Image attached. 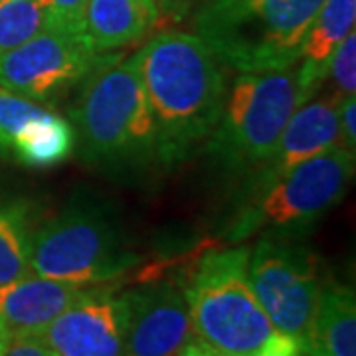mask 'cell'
<instances>
[{
  "label": "cell",
  "instance_id": "cell-9",
  "mask_svg": "<svg viewBox=\"0 0 356 356\" xmlns=\"http://www.w3.org/2000/svg\"><path fill=\"white\" fill-rule=\"evenodd\" d=\"M79 30L51 26L0 56V88L36 103L56 102L99 64Z\"/></svg>",
  "mask_w": 356,
  "mask_h": 356
},
{
  "label": "cell",
  "instance_id": "cell-5",
  "mask_svg": "<svg viewBox=\"0 0 356 356\" xmlns=\"http://www.w3.org/2000/svg\"><path fill=\"white\" fill-rule=\"evenodd\" d=\"M355 177V154L337 145L280 177L252 178L229 220L226 240L255 234L299 238L344 198Z\"/></svg>",
  "mask_w": 356,
  "mask_h": 356
},
{
  "label": "cell",
  "instance_id": "cell-19",
  "mask_svg": "<svg viewBox=\"0 0 356 356\" xmlns=\"http://www.w3.org/2000/svg\"><path fill=\"white\" fill-rule=\"evenodd\" d=\"M60 26L50 0H2L0 2V56L24 44L42 30Z\"/></svg>",
  "mask_w": 356,
  "mask_h": 356
},
{
  "label": "cell",
  "instance_id": "cell-28",
  "mask_svg": "<svg viewBox=\"0 0 356 356\" xmlns=\"http://www.w3.org/2000/svg\"><path fill=\"white\" fill-rule=\"evenodd\" d=\"M0 2H2V0H0Z\"/></svg>",
  "mask_w": 356,
  "mask_h": 356
},
{
  "label": "cell",
  "instance_id": "cell-11",
  "mask_svg": "<svg viewBox=\"0 0 356 356\" xmlns=\"http://www.w3.org/2000/svg\"><path fill=\"white\" fill-rule=\"evenodd\" d=\"M125 317L123 293L88 287L40 337L58 356H121Z\"/></svg>",
  "mask_w": 356,
  "mask_h": 356
},
{
  "label": "cell",
  "instance_id": "cell-22",
  "mask_svg": "<svg viewBox=\"0 0 356 356\" xmlns=\"http://www.w3.org/2000/svg\"><path fill=\"white\" fill-rule=\"evenodd\" d=\"M2 356H58L40 334H16L10 337Z\"/></svg>",
  "mask_w": 356,
  "mask_h": 356
},
{
  "label": "cell",
  "instance_id": "cell-13",
  "mask_svg": "<svg viewBox=\"0 0 356 356\" xmlns=\"http://www.w3.org/2000/svg\"><path fill=\"white\" fill-rule=\"evenodd\" d=\"M83 289L88 287L30 273L0 287V321L10 337L42 334Z\"/></svg>",
  "mask_w": 356,
  "mask_h": 356
},
{
  "label": "cell",
  "instance_id": "cell-20",
  "mask_svg": "<svg viewBox=\"0 0 356 356\" xmlns=\"http://www.w3.org/2000/svg\"><path fill=\"white\" fill-rule=\"evenodd\" d=\"M44 109L42 103L26 99L0 88V153L8 154L10 145L24 125Z\"/></svg>",
  "mask_w": 356,
  "mask_h": 356
},
{
  "label": "cell",
  "instance_id": "cell-8",
  "mask_svg": "<svg viewBox=\"0 0 356 356\" xmlns=\"http://www.w3.org/2000/svg\"><path fill=\"white\" fill-rule=\"evenodd\" d=\"M248 275L273 327L303 350L325 285L315 254L299 238L261 236L248 255Z\"/></svg>",
  "mask_w": 356,
  "mask_h": 356
},
{
  "label": "cell",
  "instance_id": "cell-10",
  "mask_svg": "<svg viewBox=\"0 0 356 356\" xmlns=\"http://www.w3.org/2000/svg\"><path fill=\"white\" fill-rule=\"evenodd\" d=\"M125 341L121 356H178L194 341L182 287L161 281L123 293Z\"/></svg>",
  "mask_w": 356,
  "mask_h": 356
},
{
  "label": "cell",
  "instance_id": "cell-15",
  "mask_svg": "<svg viewBox=\"0 0 356 356\" xmlns=\"http://www.w3.org/2000/svg\"><path fill=\"white\" fill-rule=\"evenodd\" d=\"M356 24V0H323L303 42L297 64L299 83L313 97L329 74L332 54Z\"/></svg>",
  "mask_w": 356,
  "mask_h": 356
},
{
  "label": "cell",
  "instance_id": "cell-25",
  "mask_svg": "<svg viewBox=\"0 0 356 356\" xmlns=\"http://www.w3.org/2000/svg\"><path fill=\"white\" fill-rule=\"evenodd\" d=\"M194 2L196 0H153L159 18H166L170 22H182L191 14Z\"/></svg>",
  "mask_w": 356,
  "mask_h": 356
},
{
  "label": "cell",
  "instance_id": "cell-7",
  "mask_svg": "<svg viewBox=\"0 0 356 356\" xmlns=\"http://www.w3.org/2000/svg\"><path fill=\"white\" fill-rule=\"evenodd\" d=\"M139 259L99 208H67L32 234L30 269L48 280L93 287L127 273Z\"/></svg>",
  "mask_w": 356,
  "mask_h": 356
},
{
  "label": "cell",
  "instance_id": "cell-16",
  "mask_svg": "<svg viewBox=\"0 0 356 356\" xmlns=\"http://www.w3.org/2000/svg\"><path fill=\"white\" fill-rule=\"evenodd\" d=\"M303 356H356L355 291L337 281L323 285Z\"/></svg>",
  "mask_w": 356,
  "mask_h": 356
},
{
  "label": "cell",
  "instance_id": "cell-3",
  "mask_svg": "<svg viewBox=\"0 0 356 356\" xmlns=\"http://www.w3.org/2000/svg\"><path fill=\"white\" fill-rule=\"evenodd\" d=\"M248 248L206 252L182 291L194 341L224 356L299 355L255 297L248 275Z\"/></svg>",
  "mask_w": 356,
  "mask_h": 356
},
{
  "label": "cell",
  "instance_id": "cell-24",
  "mask_svg": "<svg viewBox=\"0 0 356 356\" xmlns=\"http://www.w3.org/2000/svg\"><path fill=\"white\" fill-rule=\"evenodd\" d=\"M88 0H50V8L56 22L64 28L79 30L81 14Z\"/></svg>",
  "mask_w": 356,
  "mask_h": 356
},
{
  "label": "cell",
  "instance_id": "cell-18",
  "mask_svg": "<svg viewBox=\"0 0 356 356\" xmlns=\"http://www.w3.org/2000/svg\"><path fill=\"white\" fill-rule=\"evenodd\" d=\"M32 206L14 198L0 202V287L30 275Z\"/></svg>",
  "mask_w": 356,
  "mask_h": 356
},
{
  "label": "cell",
  "instance_id": "cell-2",
  "mask_svg": "<svg viewBox=\"0 0 356 356\" xmlns=\"http://www.w3.org/2000/svg\"><path fill=\"white\" fill-rule=\"evenodd\" d=\"M76 149L88 165L140 170L161 165L159 135L143 88L137 54H103L70 109Z\"/></svg>",
  "mask_w": 356,
  "mask_h": 356
},
{
  "label": "cell",
  "instance_id": "cell-14",
  "mask_svg": "<svg viewBox=\"0 0 356 356\" xmlns=\"http://www.w3.org/2000/svg\"><path fill=\"white\" fill-rule=\"evenodd\" d=\"M156 22L153 0H88L79 32L95 54H109L147 36Z\"/></svg>",
  "mask_w": 356,
  "mask_h": 356
},
{
  "label": "cell",
  "instance_id": "cell-4",
  "mask_svg": "<svg viewBox=\"0 0 356 356\" xmlns=\"http://www.w3.org/2000/svg\"><path fill=\"white\" fill-rule=\"evenodd\" d=\"M323 0H204L196 36L240 74L299 64L303 42Z\"/></svg>",
  "mask_w": 356,
  "mask_h": 356
},
{
  "label": "cell",
  "instance_id": "cell-21",
  "mask_svg": "<svg viewBox=\"0 0 356 356\" xmlns=\"http://www.w3.org/2000/svg\"><path fill=\"white\" fill-rule=\"evenodd\" d=\"M332 79V88L339 97L355 95L356 93V34L350 32L341 42V46L332 54L329 74Z\"/></svg>",
  "mask_w": 356,
  "mask_h": 356
},
{
  "label": "cell",
  "instance_id": "cell-23",
  "mask_svg": "<svg viewBox=\"0 0 356 356\" xmlns=\"http://www.w3.org/2000/svg\"><path fill=\"white\" fill-rule=\"evenodd\" d=\"M356 97L346 95L339 102V129H341V147L356 153Z\"/></svg>",
  "mask_w": 356,
  "mask_h": 356
},
{
  "label": "cell",
  "instance_id": "cell-1",
  "mask_svg": "<svg viewBox=\"0 0 356 356\" xmlns=\"http://www.w3.org/2000/svg\"><path fill=\"white\" fill-rule=\"evenodd\" d=\"M143 88L153 111L161 165L175 166L214 131L228 91L226 65L202 38L163 32L137 51Z\"/></svg>",
  "mask_w": 356,
  "mask_h": 356
},
{
  "label": "cell",
  "instance_id": "cell-6",
  "mask_svg": "<svg viewBox=\"0 0 356 356\" xmlns=\"http://www.w3.org/2000/svg\"><path fill=\"white\" fill-rule=\"evenodd\" d=\"M297 65L240 74L228 86L206 154L232 172H254L273 153L293 113L307 102Z\"/></svg>",
  "mask_w": 356,
  "mask_h": 356
},
{
  "label": "cell",
  "instance_id": "cell-27",
  "mask_svg": "<svg viewBox=\"0 0 356 356\" xmlns=\"http://www.w3.org/2000/svg\"><path fill=\"white\" fill-rule=\"evenodd\" d=\"M8 341H10V332H8L6 327H4V323L0 321V356H2V353H4V348H6Z\"/></svg>",
  "mask_w": 356,
  "mask_h": 356
},
{
  "label": "cell",
  "instance_id": "cell-26",
  "mask_svg": "<svg viewBox=\"0 0 356 356\" xmlns=\"http://www.w3.org/2000/svg\"><path fill=\"white\" fill-rule=\"evenodd\" d=\"M178 356H224V355H218V353L210 350L208 346H204V344L198 343V341H191V343L186 344V346L180 350V355ZM281 356H303V353H299V355H281Z\"/></svg>",
  "mask_w": 356,
  "mask_h": 356
},
{
  "label": "cell",
  "instance_id": "cell-17",
  "mask_svg": "<svg viewBox=\"0 0 356 356\" xmlns=\"http://www.w3.org/2000/svg\"><path fill=\"white\" fill-rule=\"evenodd\" d=\"M74 149L76 135L72 123L44 107L16 135L8 154L30 168H48L64 163Z\"/></svg>",
  "mask_w": 356,
  "mask_h": 356
},
{
  "label": "cell",
  "instance_id": "cell-12",
  "mask_svg": "<svg viewBox=\"0 0 356 356\" xmlns=\"http://www.w3.org/2000/svg\"><path fill=\"white\" fill-rule=\"evenodd\" d=\"M339 102L341 97L334 91L321 97H317V93L309 97L293 113L273 153L269 154L264 165L255 168L252 178L280 177L299 163H305L309 159L341 145Z\"/></svg>",
  "mask_w": 356,
  "mask_h": 356
}]
</instances>
